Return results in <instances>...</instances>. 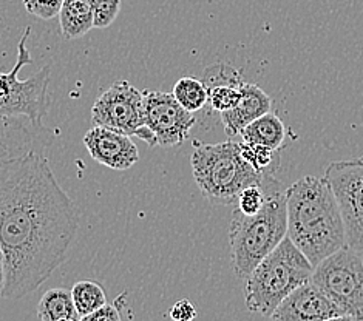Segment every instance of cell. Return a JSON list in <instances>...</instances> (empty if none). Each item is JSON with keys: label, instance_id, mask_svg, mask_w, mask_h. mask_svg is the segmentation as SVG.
<instances>
[{"label": "cell", "instance_id": "7a4b0ae2", "mask_svg": "<svg viewBox=\"0 0 363 321\" xmlns=\"http://www.w3.org/2000/svg\"><path fill=\"white\" fill-rule=\"evenodd\" d=\"M288 238L309 263L322 259L347 246L339 203L326 178L306 175L284 190Z\"/></svg>", "mask_w": 363, "mask_h": 321}, {"label": "cell", "instance_id": "ba28073f", "mask_svg": "<svg viewBox=\"0 0 363 321\" xmlns=\"http://www.w3.org/2000/svg\"><path fill=\"white\" fill-rule=\"evenodd\" d=\"M94 125L113 130L125 136H136L149 147L157 140L144 123L143 91L127 81H116L104 91L91 108Z\"/></svg>", "mask_w": 363, "mask_h": 321}, {"label": "cell", "instance_id": "e0dca14e", "mask_svg": "<svg viewBox=\"0 0 363 321\" xmlns=\"http://www.w3.org/2000/svg\"><path fill=\"white\" fill-rule=\"evenodd\" d=\"M38 315L40 321H59V320H77L81 317L74 308L72 291L50 289L47 291L38 305Z\"/></svg>", "mask_w": 363, "mask_h": 321}, {"label": "cell", "instance_id": "2e32d148", "mask_svg": "<svg viewBox=\"0 0 363 321\" xmlns=\"http://www.w3.org/2000/svg\"><path fill=\"white\" fill-rule=\"evenodd\" d=\"M59 23L67 40L85 36L93 27V10L89 0H64L59 11Z\"/></svg>", "mask_w": 363, "mask_h": 321}, {"label": "cell", "instance_id": "4fadbf2b", "mask_svg": "<svg viewBox=\"0 0 363 321\" xmlns=\"http://www.w3.org/2000/svg\"><path fill=\"white\" fill-rule=\"evenodd\" d=\"M240 90L241 99L238 106L229 111L220 113L224 132L229 137L240 136L245 127L269 113L272 108V99L269 94H266L258 85L243 82L240 85Z\"/></svg>", "mask_w": 363, "mask_h": 321}, {"label": "cell", "instance_id": "7402d4cb", "mask_svg": "<svg viewBox=\"0 0 363 321\" xmlns=\"http://www.w3.org/2000/svg\"><path fill=\"white\" fill-rule=\"evenodd\" d=\"M93 10V27L107 28L119 14L121 0H89Z\"/></svg>", "mask_w": 363, "mask_h": 321}, {"label": "cell", "instance_id": "603a6c76", "mask_svg": "<svg viewBox=\"0 0 363 321\" xmlns=\"http://www.w3.org/2000/svg\"><path fill=\"white\" fill-rule=\"evenodd\" d=\"M62 4L64 0H23L25 10L44 21L55 19L62 8Z\"/></svg>", "mask_w": 363, "mask_h": 321}, {"label": "cell", "instance_id": "30bf717a", "mask_svg": "<svg viewBox=\"0 0 363 321\" xmlns=\"http://www.w3.org/2000/svg\"><path fill=\"white\" fill-rule=\"evenodd\" d=\"M144 123L153 133L157 145L178 147L183 144L196 119L194 113L184 110L172 93L143 91Z\"/></svg>", "mask_w": 363, "mask_h": 321}, {"label": "cell", "instance_id": "d4e9b609", "mask_svg": "<svg viewBox=\"0 0 363 321\" xmlns=\"http://www.w3.org/2000/svg\"><path fill=\"white\" fill-rule=\"evenodd\" d=\"M79 321H121V315L115 305H108L107 303L106 306L91 312V314L81 317Z\"/></svg>", "mask_w": 363, "mask_h": 321}, {"label": "cell", "instance_id": "9c48e42d", "mask_svg": "<svg viewBox=\"0 0 363 321\" xmlns=\"http://www.w3.org/2000/svg\"><path fill=\"white\" fill-rule=\"evenodd\" d=\"M325 178L330 182L345 225L347 244L363 250V156L335 161L326 167Z\"/></svg>", "mask_w": 363, "mask_h": 321}, {"label": "cell", "instance_id": "484cf974", "mask_svg": "<svg viewBox=\"0 0 363 321\" xmlns=\"http://www.w3.org/2000/svg\"><path fill=\"white\" fill-rule=\"evenodd\" d=\"M4 286H5V254H4L2 246H0V295H2Z\"/></svg>", "mask_w": 363, "mask_h": 321}, {"label": "cell", "instance_id": "52a82bcc", "mask_svg": "<svg viewBox=\"0 0 363 321\" xmlns=\"http://www.w3.org/2000/svg\"><path fill=\"white\" fill-rule=\"evenodd\" d=\"M311 283L339 306L343 314L363 321V259L360 252L343 246L314 266Z\"/></svg>", "mask_w": 363, "mask_h": 321}, {"label": "cell", "instance_id": "7c38bea8", "mask_svg": "<svg viewBox=\"0 0 363 321\" xmlns=\"http://www.w3.org/2000/svg\"><path fill=\"white\" fill-rule=\"evenodd\" d=\"M84 145L91 158L111 170H128L140 161V152L130 136L94 125L84 135Z\"/></svg>", "mask_w": 363, "mask_h": 321}, {"label": "cell", "instance_id": "d6986e66", "mask_svg": "<svg viewBox=\"0 0 363 321\" xmlns=\"http://www.w3.org/2000/svg\"><path fill=\"white\" fill-rule=\"evenodd\" d=\"M27 118H0V158L30 152L25 147V136L30 132L22 125Z\"/></svg>", "mask_w": 363, "mask_h": 321}, {"label": "cell", "instance_id": "9a60e30c", "mask_svg": "<svg viewBox=\"0 0 363 321\" xmlns=\"http://www.w3.org/2000/svg\"><path fill=\"white\" fill-rule=\"evenodd\" d=\"M240 136L243 142L266 145L274 150H280L286 142V127L275 113L269 111L245 127Z\"/></svg>", "mask_w": 363, "mask_h": 321}, {"label": "cell", "instance_id": "44dd1931", "mask_svg": "<svg viewBox=\"0 0 363 321\" xmlns=\"http://www.w3.org/2000/svg\"><path fill=\"white\" fill-rule=\"evenodd\" d=\"M72 297L79 317L89 315L107 305V295L104 292L102 286L91 280L76 283L72 289Z\"/></svg>", "mask_w": 363, "mask_h": 321}, {"label": "cell", "instance_id": "ffe728a7", "mask_svg": "<svg viewBox=\"0 0 363 321\" xmlns=\"http://www.w3.org/2000/svg\"><path fill=\"white\" fill-rule=\"evenodd\" d=\"M174 98L184 110L195 113L206 107L207 99V86L203 81L195 79V77H181L174 85Z\"/></svg>", "mask_w": 363, "mask_h": 321}, {"label": "cell", "instance_id": "5bb4252c", "mask_svg": "<svg viewBox=\"0 0 363 321\" xmlns=\"http://www.w3.org/2000/svg\"><path fill=\"white\" fill-rule=\"evenodd\" d=\"M203 82L207 86V102L213 111H229L238 106L241 99L240 85L245 81L235 67L223 62L207 67Z\"/></svg>", "mask_w": 363, "mask_h": 321}, {"label": "cell", "instance_id": "4316f807", "mask_svg": "<svg viewBox=\"0 0 363 321\" xmlns=\"http://www.w3.org/2000/svg\"><path fill=\"white\" fill-rule=\"evenodd\" d=\"M325 321H359L356 317H352V315H347V314H343V315H339V317H333V318H328V320H325Z\"/></svg>", "mask_w": 363, "mask_h": 321}, {"label": "cell", "instance_id": "ac0fdd59", "mask_svg": "<svg viewBox=\"0 0 363 321\" xmlns=\"http://www.w3.org/2000/svg\"><path fill=\"white\" fill-rule=\"evenodd\" d=\"M240 153L243 159L260 175H274L280 169V150H274L271 147L238 142Z\"/></svg>", "mask_w": 363, "mask_h": 321}, {"label": "cell", "instance_id": "6da1fadb", "mask_svg": "<svg viewBox=\"0 0 363 321\" xmlns=\"http://www.w3.org/2000/svg\"><path fill=\"white\" fill-rule=\"evenodd\" d=\"M79 213L45 156L36 150L0 158V246L5 286L0 297L19 300L38 291L65 261Z\"/></svg>", "mask_w": 363, "mask_h": 321}, {"label": "cell", "instance_id": "8992f818", "mask_svg": "<svg viewBox=\"0 0 363 321\" xmlns=\"http://www.w3.org/2000/svg\"><path fill=\"white\" fill-rule=\"evenodd\" d=\"M31 28L22 34L17 45V62L11 72H0V118H27L33 125L42 127L44 118L48 115L50 99L48 85L51 77L50 65L28 79H19V72L25 65L34 64V59L27 48Z\"/></svg>", "mask_w": 363, "mask_h": 321}, {"label": "cell", "instance_id": "f1b7e54d", "mask_svg": "<svg viewBox=\"0 0 363 321\" xmlns=\"http://www.w3.org/2000/svg\"><path fill=\"white\" fill-rule=\"evenodd\" d=\"M360 255H362V259H363V250H362V252H360Z\"/></svg>", "mask_w": 363, "mask_h": 321}, {"label": "cell", "instance_id": "8fae6325", "mask_svg": "<svg viewBox=\"0 0 363 321\" xmlns=\"http://www.w3.org/2000/svg\"><path fill=\"white\" fill-rule=\"evenodd\" d=\"M343 310L311 281L292 291L269 315V321H325Z\"/></svg>", "mask_w": 363, "mask_h": 321}, {"label": "cell", "instance_id": "83f0119b", "mask_svg": "<svg viewBox=\"0 0 363 321\" xmlns=\"http://www.w3.org/2000/svg\"><path fill=\"white\" fill-rule=\"evenodd\" d=\"M59 321H77V320H59Z\"/></svg>", "mask_w": 363, "mask_h": 321}, {"label": "cell", "instance_id": "cb8c5ba5", "mask_svg": "<svg viewBox=\"0 0 363 321\" xmlns=\"http://www.w3.org/2000/svg\"><path fill=\"white\" fill-rule=\"evenodd\" d=\"M170 318L174 321H194L196 309L189 300H179L170 309Z\"/></svg>", "mask_w": 363, "mask_h": 321}, {"label": "cell", "instance_id": "277c9868", "mask_svg": "<svg viewBox=\"0 0 363 321\" xmlns=\"http://www.w3.org/2000/svg\"><path fill=\"white\" fill-rule=\"evenodd\" d=\"M194 178L207 201L218 205H235L238 195L249 186L263 184L275 178L260 175L243 159L238 142L198 144L190 158Z\"/></svg>", "mask_w": 363, "mask_h": 321}, {"label": "cell", "instance_id": "3957f363", "mask_svg": "<svg viewBox=\"0 0 363 321\" xmlns=\"http://www.w3.org/2000/svg\"><path fill=\"white\" fill-rule=\"evenodd\" d=\"M288 237L286 196L280 190L266 199L255 215L232 213L229 227L232 269L238 278L246 280L257 264Z\"/></svg>", "mask_w": 363, "mask_h": 321}, {"label": "cell", "instance_id": "5b68a950", "mask_svg": "<svg viewBox=\"0 0 363 321\" xmlns=\"http://www.w3.org/2000/svg\"><path fill=\"white\" fill-rule=\"evenodd\" d=\"M314 266L286 237L246 278V306L269 317L288 295L311 281Z\"/></svg>", "mask_w": 363, "mask_h": 321}]
</instances>
